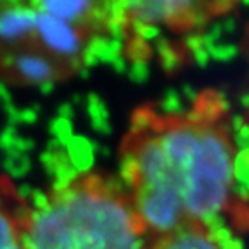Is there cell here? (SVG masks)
Here are the masks:
<instances>
[{"label":"cell","mask_w":249,"mask_h":249,"mask_svg":"<svg viewBox=\"0 0 249 249\" xmlns=\"http://www.w3.org/2000/svg\"><path fill=\"white\" fill-rule=\"evenodd\" d=\"M64 149H66L68 160L73 164L74 170L78 171V175H87L90 171V168L93 166V151H95V145L87 137L74 135Z\"/></svg>","instance_id":"10"},{"label":"cell","mask_w":249,"mask_h":249,"mask_svg":"<svg viewBox=\"0 0 249 249\" xmlns=\"http://www.w3.org/2000/svg\"><path fill=\"white\" fill-rule=\"evenodd\" d=\"M57 116L71 121V118L74 116V107H73V104H71V102H62V104L57 107Z\"/></svg>","instance_id":"18"},{"label":"cell","mask_w":249,"mask_h":249,"mask_svg":"<svg viewBox=\"0 0 249 249\" xmlns=\"http://www.w3.org/2000/svg\"><path fill=\"white\" fill-rule=\"evenodd\" d=\"M49 132H51L52 139L55 142L62 145V147H66L70 144V140L74 137L73 132V123L70 120H64V118H54L51 120V124H49Z\"/></svg>","instance_id":"13"},{"label":"cell","mask_w":249,"mask_h":249,"mask_svg":"<svg viewBox=\"0 0 249 249\" xmlns=\"http://www.w3.org/2000/svg\"><path fill=\"white\" fill-rule=\"evenodd\" d=\"M35 11L45 12V14L55 16L59 19L73 24L83 35H101L99 31H107L109 14H111V4L109 2H45L36 0L30 2Z\"/></svg>","instance_id":"5"},{"label":"cell","mask_w":249,"mask_h":249,"mask_svg":"<svg viewBox=\"0 0 249 249\" xmlns=\"http://www.w3.org/2000/svg\"><path fill=\"white\" fill-rule=\"evenodd\" d=\"M87 111L90 114V120H92L93 130H97L101 133H109L111 126L107 123V107L102 102V99L95 93H89L87 97Z\"/></svg>","instance_id":"11"},{"label":"cell","mask_w":249,"mask_h":249,"mask_svg":"<svg viewBox=\"0 0 249 249\" xmlns=\"http://www.w3.org/2000/svg\"><path fill=\"white\" fill-rule=\"evenodd\" d=\"M0 70L12 71L18 82L42 85L61 78V70L52 59L36 52H0Z\"/></svg>","instance_id":"7"},{"label":"cell","mask_w":249,"mask_h":249,"mask_svg":"<svg viewBox=\"0 0 249 249\" xmlns=\"http://www.w3.org/2000/svg\"><path fill=\"white\" fill-rule=\"evenodd\" d=\"M4 168L11 178H23L31 170V160L28 154H19L18 151H9L4 156Z\"/></svg>","instance_id":"12"},{"label":"cell","mask_w":249,"mask_h":249,"mask_svg":"<svg viewBox=\"0 0 249 249\" xmlns=\"http://www.w3.org/2000/svg\"><path fill=\"white\" fill-rule=\"evenodd\" d=\"M26 249H147V229L121 180L87 173L31 210Z\"/></svg>","instance_id":"2"},{"label":"cell","mask_w":249,"mask_h":249,"mask_svg":"<svg viewBox=\"0 0 249 249\" xmlns=\"http://www.w3.org/2000/svg\"><path fill=\"white\" fill-rule=\"evenodd\" d=\"M30 216L31 206L7 177H0V249H26L23 237Z\"/></svg>","instance_id":"6"},{"label":"cell","mask_w":249,"mask_h":249,"mask_svg":"<svg viewBox=\"0 0 249 249\" xmlns=\"http://www.w3.org/2000/svg\"><path fill=\"white\" fill-rule=\"evenodd\" d=\"M147 249H222L208 227H191L152 239Z\"/></svg>","instance_id":"9"},{"label":"cell","mask_w":249,"mask_h":249,"mask_svg":"<svg viewBox=\"0 0 249 249\" xmlns=\"http://www.w3.org/2000/svg\"><path fill=\"white\" fill-rule=\"evenodd\" d=\"M28 204L31 206V210H43V208L49 204V194H45L43 191H40V189H33V192H31L30 199H28Z\"/></svg>","instance_id":"15"},{"label":"cell","mask_w":249,"mask_h":249,"mask_svg":"<svg viewBox=\"0 0 249 249\" xmlns=\"http://www.w3.org/2000/svg\"><path fill=\"white\" fill-rule=\"evenodd\" d=\"M40 106H31V107H21L19 109V124H33L38 120Z\"/></svg>","instance_id":"16"},{"label":"cell","mask_w":249,"mask_h":249,"mask_svg":"<svg viewBox=\"0 0 249 249\" xmlns=\"http://www.w3.org/2000/svg\"><path fill=\"white\" fill-rule=\"evenodd\" d=\"M35 149V140L30 139V137H23L19 135L16 139V144H14V151H18L19 154H28Z\"/></svg>","instance_id":"17"},{"label":"cell","mask_w":249,"mask_h":249,"mask_svg":"<svg viewBox=\"0 0 249 249\" xmlns=\"http://www.w3.org/2000/svg\"><path fill=\"white\" fill-rule=\"evenodd\" d=\"M55 89V82H47V83H42V85H38V90L42 95H49V93H52V90Z\"/></svg>","instance_id":"21"},{"label":"cell","mask_w":249,"mask_h":249,"mask_svg":"<svg viewBox=\"0 0 249 249\" xmlns=\"http://www.w3.org/2000/svg\"><path fill=\"white\" fill-rule=\"evenodd\" d=\"M80 101H82V95H78V93H76V95H74V99H73V102H80Z\"/></svg>","instance_id":"22"},{"label":"cell","mask_w":249,"mask_h":249,"mask_svg":"<svg viewBox=\"0 0 249 249\" xmlns=\"http://www.w3.org/2000/svg\"><path fill=\"white\" fill-rule=\"evenodd\" d=\"M232 5L204 2H123L128 24H147L158 28L166 24L171 30H192Z\"/></svg>","instance_id":"3"},{"label":"cell","mask_w":249,"mask_h":249,"mask_svg":"<svg viewBox=\"0 0 249 249\" xmlns=\"http://www.w3.org/2000/svg\"><path fill=\"white\" fill-rule=\"evenodd\" d=\"M38 12L35 24V36L38 38L40 45L47 51L62 59H68L70 64L76 68V71L83 66L82 54L85 49V35L76 30L73 24L59 19L55 16Z\"/></svg>","instance_id":"4"},{"label":"cell","mask_w":249,"mask_h":249,"mask_svg":"<svg viewBox=\"0 0 249 249\" xmlns=\"http://www.w3.org/2000/svg\"><path fill=\"white\" fill-rule=\"evenodd\" d=\"M222 97L199 95L187 113L142 106L121 144L120 180L149 237L206 222L227 208L235 149Z\"/></svg>","instance_id":"1"},{"label":"cell","mask_w":249,"mask_h":249,"mask_svg":"<svg viewBox=\"0 0 249 249\" xmlns=\"http://www.w3.org/2000/svg\"><path fill=\"white\" fill-rule=\"evenodd\" d=\"M16 192H18V196H19L23 201L28 202V199H30L31 192H33V187L28 185V183H21V185L16 187Z\"/></svg>","instance_id":"19"},{"label":"cell","mask_w":249,"mask_h":249,"mask_svg":"<svg viewBox=\"0 0 249 249\" xmlns=\"http://www.w3.org/2000/svg\"><path fill=\"white\" fill-rule=\"evenodd\" d=\"M38 12L30 4L4 2L0 4V42L19 43L35 36V24Z\"/></svg>","instance_id":"8"},{"label":"cell","mask_w":249,"mask_h":249,"mask_svg":"<svg viewBox=\"0 0 249 249\" xmlns=\"http://www.w3.org/2000/svg\"><path fill=\"white\" fill-rule=\"evenodd\" d=\"M18 137H19L18 128H16V126H11V124H7V126L0 132V151L4 152V154H5V152H9V151H12Z\"/></svg>","instance_id":"14"},{"label":"cell","mask_w":249,"mask_h":249,"mask_svg":"<svg viewBox=\"0 0 249 249\" xmlns=\"http://www.w3.org/2000/svg\"><path fill=\"white\" fill-rule=\"evenodd\" d=\"M0 102H2V106H9L12 104V95L11 92H9V89L5 87V83L0 82Z\"/></svg>","instance_id":"20"}]
</instances>
